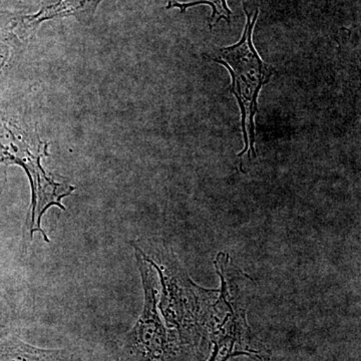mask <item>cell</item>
<instances>
[{
    "label": "cell",
    "mask_w": 361,
    "mask_h": 361,
    "mask_svg": "<svg viewBox=\"0 0 361 361\" xmlns=\"http://www.w3.org/2000/svg\"><path fill=\"white\" fill-rule=\"evenodd\" d=\"M247 21L241 39L231 47H224L214 54H205L207 59L224 66L232 77L231 92L238 101L241 110L242 132L245 147L239 154V158H245L241 168L247 161L256 158L255 115L257 113V99L261 89L268 84L271 77L276 73L259 56L252 42L254 27L259 16L249 13L244 6Z\"/></svg>",
    "instance_id": "obj_1"
},
{
    "label": "cell",
    "mask_w": 361,
    "mask_h": 361,
    "mask_svg": "<svg viewBox=\"0 0 361 361\" xmlns=\"http://www.w3.org/2000/svg\"><path fill=\"white\" fill-rule=\"evenodd\" d=\"M203 4H208V6L212 7V14H211V18H209V26H210L211 30H213L221 20H225L228 25H231L232 11L227 6V0H195V1L191 2L170 1L168 4L167 8H178L180 9V13H184L187 9L191 8V7L203 6Z\"/></svg>",
    "instance_id": "obj_6"
},
{
    "label": "cell",
    "mask_w": 361,
    "mask_h": 361,
    "mask_svg": "<svg viewBox=\"0 0 361 361\" xmlns=\"http://www.w3.org/2000/svg\"><path fill=\"white\" fill-rule=\"evenodd\" d=\"M215 265L221 278V294L213 305V320L216 322L210 332L215 349L209 361H226L241 355L264 357L265 353L254 343L247 324L249 298L241 287L250 278L233 264L227 254L219 253Z\"/></svg>",
    "instance_id": "obj_2"
},
{
    "label": "cell",
    "mask_w": 361,
    "mask_h": 361,
    "mask_svg": "<svg viewBox=\"0 0 361 361\" xmlns=\"http://www.w3.org/2000/svg\"><path fill=\"white\" fill-rule=\"evenodd\" d=\"M137 265L141 271L145 290L144 312L130 334L135 350L148 361H168L174 353V339L167 331L157 312V282L151 263L139 246L135 245Z\"/></svg>",
    "instance_id": "obj_4"
},
{
    "label": "cell",
    "mask_w": 361,
    "mask_h": 361,
    "mask_svg": "<svg viewBox=\"0 0 361 361\" xmlns=\"http://www.w3.org/2000/svg\"><path fill=\"white\" fill-rule=\"evenodd\" d=\"M47 145L39 142L37 146L16 135L13 128L0 123V164L6 167L11 165L20 166L27 174L32 188V217H30V237L33 233L40 232L45 241L49 243V237L42 228V218L51 206H58L66 210L61 204L65 197L70 196L75 188L54 182L45 174L40 160L47 156Z\"/></svg>",
    "instance_id": "obj_3"
},
{
    "label": "cell",
    "mask_w": 361,
    "mask_h": 361,
    "mask_svg": "<svg viewBox=\"0 0 361 361\" xmlns=\"http://www.w3.org/2000/svg\"><path fill=\"white\" fill-rule=\"evenodd\" d=\"M0 361H70L63 350L33 348L16 338L0 341Z\"/></svg>",
    "instance_id": "obj_5"
}]
</instances>
